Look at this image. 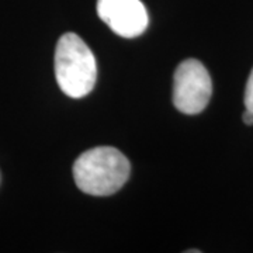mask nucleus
Listing matches in <instances>:
<instances>
[{
	"label": "nucleus",
	"mask_w": 253,
	"mask_h": 253,
	"mask_svg": "<svg viewBox=\"0 0 253 253\" xmlns=\"http://www.w3.org/2000/svg\"><path fill=\"white\" fill-rule=\"evenodd\" d=\"M242 120H244L245 124H248V126H252L253 124V111L251 110H246L244 113V116H242Z\"/></svg>",
	"instance_id": "obj_6"
},
{
	"label": "nucleus",
	"mask_w": 253,
	"mask_h": 253,
	"mask_svg": "<svg viewBox=\"0 0 253 253\" xmlns=\"http://www.w3.org/2000/svg\"><path fill=\"white\" fill-rule=\"evenodd\" d=\"M97 14L117 36L134 38L148 27V11L141 0H99Z\"/></svg>",
	"instance_id": "obj_4"
},
{
	"label": "nucleus",
	"mask_w": 253,
	"mask_h": 253,
	"mask_svg": "<svg viewBox=\"0 0 253 253\" xmlns=\"http://www.w3.org/2000/svg\"><path fill=\"white\" fill-rule=\"evenodd\" d=\"M245 107L246 110L253 111V71L246 83V90H245Z\"/></svg>",
	"instance_id": "obj_5"
},
{
	"label": "nucleus",
	"mask_w": 253,
	"mask_h": 253,
	"mask_svg": "<svg viewBox=\"0 0 253 253\" xmlns=\"http://www.w3.org/2000/svg\"><path fill=\"white\" fill-rule=\"evenodd\" d=\"M55 76L61 90L72 97L87 96L97 79V65L90 48L78 34H63L55 49Z\"/></svg>",
	"instance_id": "obj_2"
},
{
	"label": "nucleus",
	"mask_w": 253,
	"mask_h": 253,
	"mask_svg": "<svg viewBox=\"0 0 253 253\" xmlns=\"http://www.w3.org/2000/svg\"><path fill=\"white\" fill-rule=\"evenodd\" d=\"M212 94V82L204 65L186 59L177 66L173 78V104L180 113L199 114L207 107Z\"/></svg>",
	"instance_id": "obj_3"
},
{
	"label": "nucleus",
	"mask_w": 253,
	"mask_h": 253,
	"mask_svg": "<svg viewBox=\"0 0 253 253\" xmlns=\"http://www.w3.org/2000/svg\"><path fill=\"white\" fill-rule=\"evenodd\" d=\"M131 165L113 146H96L82 154L73 165L79 189L90 196L104 197L117 193L129 177Z\"/></svg>",
	"instance_id": "obj_1"
}]
</instances>
